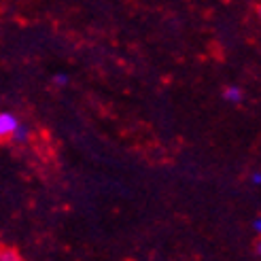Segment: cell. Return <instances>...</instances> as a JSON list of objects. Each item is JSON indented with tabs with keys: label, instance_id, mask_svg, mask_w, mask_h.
Masks as SVG:
<instances>
[{
	"label": "cell",
	"instance_id": "2",
	"mask_svg": "<svg viewBox=\"0 0 261 261\" xmlns=\"http://www.w3.org/2000/svg\"><path fill=\"white\" fill-rule=\"evenodd\" d=\"M223 98H225L227 102H240V100H242V91H240L238 87H225Z\"/></svg>",
	"mask_w": 261,
	"mask_h": 261
},
{
	"label": "cell",
	"instance_id": "8",
	"mask_svg": "<svg viewBox=\"0 0 261 261\" xmlns=\"http://www.w3.org/2000/svg\"><path fill=\"white\" fill-rule=\"evenodd\" d=\"M257 253L261 255V242H257Z\"/></svg>",
	"mask_w": 261,
	"mask_h": 261
},
{
	"label": "cell",
	"instance_id": "6",
	"mask_svg": "<svg viewBox=\"0 0 261 261\" xmlns=\"http://www.w3.org/2000/svg\"><path fill=\"white\" fill-rule=\"evenodd\" d=\"M253 182L255 185H261V174H253Z\"/></svg>",
	"mask_w": 261,
	"mask_h": 261
},
{
	"label": "cell",
	"instance_id": "9",
	"mask_svg": "<svg viewBox=\"0 0 261 261\" xmlns=\"http://www.w3.org/2000/svg\"><path fill=\"white\" fill-rule=\"evenodd\" d=\"M259 15H261V9H259Z\"/></svg>",
	"mask_w": 261,
	"mask_h": 261
},
{
	"label": "cell",
	"instance_id": "7",
	"mask_svg": "<svg viewBox=\"0 0 261 261\" xmlns=\"http://www.w3.org/2000/svg\"><path fill=\"white\" fill-rule=\"evenodd\" d=\"M255 229L261 233V219H255Z\"/></svg>",
	"mask_w": 261,
	"mask_h": 261
},
{
	"label": "cell",
	"instance_id": "5",
	"mask_svg": "<svg viewBox=\"0 0 261 261\" xmlns=\"http://www.w3.org/2000/svg\"><path fill=\"white\" fill-rule=\"evenodd\" d=\"M25 136H28V132H25L23 127H19V132L15 134V138H17V140H21V138H25Z\"/></svg>",
	"mask_w": 261,
	"mask_h": 261
},
{
	"label": "cell",
	"instance_id": "3",
	"mask_svg": "<svg viewBox=\"0 0 261 261\" xmlns=\"http://www.w3.org/2000/svg\"><path fill=\"white\" fill-rule=\"evenodd\" d=\"M0 261H23L19 257L17 251H13V249H5L3 253H0Z\"/></svg>",
	"mask_w": 261,
	"mask_h": 261
},
{
	"label": "cell",
	"instance_id": "1",
	"mask_svg": "<svg viewBox=\"0 0 261 261\" xmlns=\"http://www.w3.org/2000/svg\"><path fill=\"white\" fill-rule=\"evenodd\" d=\"M19 127L21 123L17 121V117L13 113H0V136L3 138H15Z\"/></svg>",
	"mask_w": 261,
	"mask_h": 261
},
{
	"label": "cell",
	"instance_id": "4",
	"mask_svg": "<svg viewBox=\"0 0 261 261\" xmlns=\"http://www.w3.org/2000/svg\"><path fill=\"white\" fill-rule=\"evenodd\" d=\"M56 83H58V85H66V83H68V76H66V74H58V76H56Z\"/></svg>",
	"mask_w": 261,
	"mask_h": 261
}]
</instances>
